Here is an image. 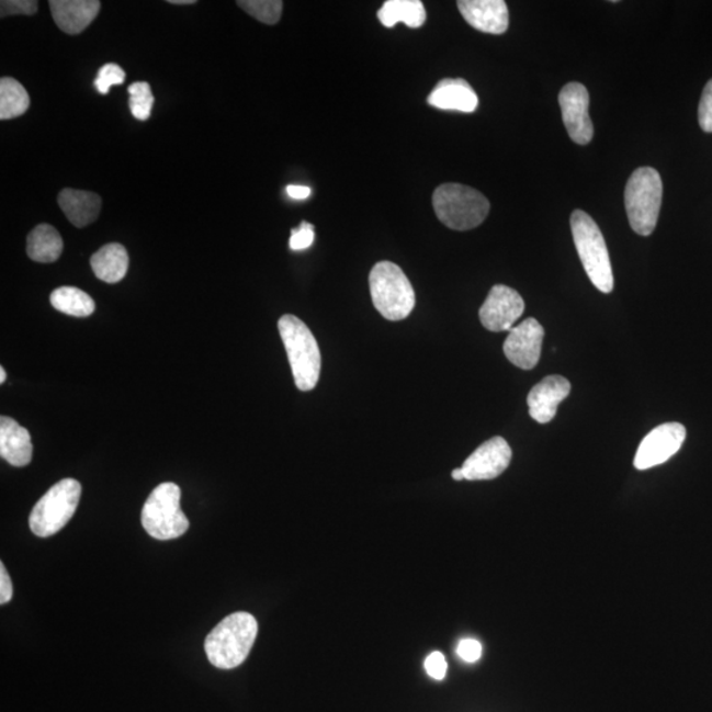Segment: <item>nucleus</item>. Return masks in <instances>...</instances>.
<instances>
[{
    "label": "nucleus",
    "mask_w": 712,
    "mask_h": 712,
    "mask_svg": "<svg viewBox=\"0 0 712 712\" xmlns=\"http://www.w3.org/2000/svg\"><path fill=\"white\" fill-rule=\"evenodd\" d=\"M181 489L174 483H161L154 489L142 511V524L156 540L181 538L189 529V520L181 506Z\"/></svg>",
    "instance_id": "obj_7"
},
{
    "label": "nucleus",
    "mask_w": 712,
    "mask_h": 712,
    "mask_svg": "<svg viewBox=\"0 0 712 712\" xmlns=\"http://www.w3.org/2000/svg\"><path fill=\"white\" fill-rule=\"evenodd\" d=\"M459 10L465 21L485 34H506L509 25L505 0H460Z\"/></svg>",
    "instance_id": "obj_15"
},
{
    "label": "nucleus",
    "mask_w": 712,
    "mask_h": 712,
    "mask_svg": "<svg viewBox=\"0 0 712 712\" xmlns=\"http://www.w3.org/2000/svg\"><path fill=\"white\" fill-rule=\"evenodd\" d=\"M128 264V252L120 244L103 246L90 259L97 279L108 284L120 283L127 274Z\"/></svg>",
    "instance_id": "obj_20"
},
{
    "label": "nucleus",
    "mask_w": 712,
    "mask_h": 712,
    "mask_svg": "<svg viewBox=\"0 0 712 712\" xmlns=\"http://www.w3.org/2000/svg\"><path fill=\"white\" fill-rule=\"evenodd\" d=\"M525 310L524 300L507 285H495L479 310L481 323L489 331H511Z\"/></svg>",
    "instance_id": "obj_11"
},
{
    "label": "nucleus",
    "mask_w": 712,
    "mask_h": 712,
    "mask_svg": "<svg viewBox=\"0 0 712 712\" xmlns=\"http://www.w3.org/2000/svg\"><path fill=\"white\" fill-rule=\"evenodd\" d=\"M430 106L440 110L460 111V113H474L479 100L470 83L462 78H445L436 84L428 97Z\"/></svg>",
    "instance_id": "obj_17"
},
{
    "label": "nucleus",
    "mask_w": 712,
    "mask_h": 712,
    "mask_svg": "<svg viewBox=\"0 0 712 712\" xmlns=\"http://www.w3.org/2000/svg\"><path fill=\"white\" fill-rule=\"evenodd\" d=\"M286 193L293 200H306L312 194V189L304 185H290L286 188Z\"/></svg>",
    "instance_id": "obj_34"
},
{
    "label": "nucleus",
    "mask_w": 712,
    "mask_h": 712,
    "mask_svg": "<svg viewBox=\"0 0 712 712\" xmlns=\"http://www.w3.org/2000/svg\"><path fill=\"white\" fill-rule=\"evenodd\" d=\"M663 180L655 168L642 167L626 182L624 202L632 230L648 237L657 226L663 204Z\"/></svg>",
    "instance_id": "obj_4"
},
{
    "label": "nucleus",
    "mask_w": 712,
    "mask_h": 712,
    "mask_svg": "<svg viewBox=\"0 0 712 712\" xmlns=\"http://www.w3.org/2000/svg\"><path fill=\"white\" fill-rule=\"evenodd\" d=\"M377 18L384 27L392 29L397 23H404L410 29H420L427 21V11L420 0H388L378 10Z\"/></svg>",
    "instance_id": "obj_21"
},
{
    "label": "nucleus",
    "mask_w": 712,
    "mask_h": 712,
    "mask_svg": "<svg viewBox=\"0 0 712 712\" xmlns=\"http://www.w3.org/2000/svg\"><path fill=\"white\" fill-rule=\"evenodd\" d=\"M699 126L704 133H712V80L705 84L698 109Z\"/></svg>",
    "instance_id": "obj_30"
},
{
    "label": "nucleus",
    "mask_w": 712,
    "mask_h": 712,
    "mask_svg": "<svg viewBox=\"0 0 712 712\" xmlns=\"http://www.w3.org/2000/svg\"><path fill=\"white\" fill-rule=\"evenodd\" d=\"M370 292L376 310L388 321H403L415 309L414 286L392 261H381L372 268Z\"/></svg>",
    "instance_id": "obj_5"
},
{
    "label": "nucleus",
    "mask_w": 712,
    "mask_h": 712,
    "mask_svg": "<svg viewBox=\"0 0 712 712\" xmlns=\"http://www.w3.org/2000/svg\"><path fill=\"white\" fill-rule=\"evenodd\" d=\"M315 244V226L308 222H302L297 228L291 233L290 247L293 251H303Z\"/></svg>",
    "instance_id": "obj_28"
},
{
    "label": "nucleus",
    "mask_w": 712,
    "mask_h": 712,
    "mask_svg": "<svg viewBox=\"0 0 712 712\" xmlns=\"http://www.w3.org/2000/svg\"><path fill=\"white\" fill-rule=\"evenodd\" d=\"M241 10L257 21L264 24H276L283 12V2L280 0H239L237 2Z\"/></svg>",
    "instance_id": "obj_25"
},
{
    "label": "nucleus",
    "mask_w": 712,
    "mask_h": 712,
    "mask_svg": "<svg viewBox=\"0 0 712 712\" xmlns=\"http://www.w3.org/2000/svg\"><path fill=\"white\" fill-rule=\"evenodd\" d=\"M544 337L545 330L538 319L528 318L509 331L502 350L516 368L533 370L540 362Z\"/></svg>",
    "instance_id": "obj_12"
},
{
    "label": "nucleus",
    "mask_w": 712,
    "mask_h": 712,
    "mask_svg": "<svg viewBox=\"0 0 712 712\" xmlns=\"http://www.w3.org/2000/svg\"><path fill=\"white\" fill-rule=\"evenodd\" d=\"M50 304L56 310L74 317H89L95 310L94 300L75 286H61L52 292Z\"/></svg>",
    "instance_id": "obj_23"
},
{
    "label": "nucleus",
    "mask_w": 712,
    "mask_h": 712,
    "mask_svg": "<svg viewBox=\"0 0 712 712\" xmlns=\"http://www.w3.org/2000/svg\"><path fill=\"white\" fill-rule=\"evenodd\" d=\"M61 235L50 225H38L29 234L27 253L37 263H55L61 257Z\"/></svg>",
    "instance_id": "obj_22"
},
{
    "label": "nucleus",
    "mask_w": 712,
    "mask_h": 712,
    "mask_svg": "<svg viewBox=\"0 0 712 712\" xmlns=\"http://www.w3.org/2000/svg\"><path fill=\"white\" fill-rule=\"evenodd\" d=\"M259 625L248 612H235L208 633L205 652L218 669H234L244 664L257 640Z\"/></svg>",
    "instance_id": "obj_1"
},
{
    "label": "nucleus",
    "mask_w": 712,
    "mask_h": 712,
    "mask_svg": "<svg viewBox=\"0 0 712 712\" xmlns=\"http://www.w3.org/2000/svg\"><path fill=\"white\" fill-rule=\"evenodd\" d=\"M279 331L296 387L303 392L315 389L321 374V351L315 336L302 319L292 315L279 319Z\"/></svg>",
    "instance_id": "obj_2"
},
{
    "label": "nucleus",
    "mask_w": 712,
    "mask_h": 712,
    "mask_svg": "<svg viewBox=\"0 0 712 712\" xmlns=\"http://www.w3.org/2000/svg\"><path fill=\"white\" fill-rule=\"evenodd\" d=\"M14 596V586H12L11 578L4 564H0V603H9Z\"/></svg>",
    "instance_id": "obj_33"
},
{
    "label": "nucleus",
    "mask_w": 712,
    "mask_h": 712,
    "mask_svg": "<svg viewBox=\"0 0 712 712\" xmlns=\"http://www.w3.org/2000/svg\"><path fill=\"white\" fill-rule=\"evenodd\" d=\"M168 3L174 4V5H188V4H194L197 3L195 0H169Z\"/></svg>",
    "instance_id": "obj_36"
},
{
    "label": "nucleus",
    "mask_w": 712,
    "mask_h": 712,
    "mask_svg": "<svg viewBox=\"0 0 712 712\" xmlns=\"http://www.w3.org/2000/svg\"><path fill=\"white\" fill-rule=\"evenodd\" d=\"M30 95L23 84L14 78L0 80V120L9 121L22 116L30 109Z\"/></svg>",
    "instance_id": "obj_24"
},
{
    "label": "nucleus",
    "mask_w": 712,
    "mask_h": 712,
    "mask_svg": "<svg viewBox=\"0 0 712 712\" xmlns=\"http://www.w3.org/2000/svg\"><path fill=\"white\" fill-rule=\"evenodd\" d=\"M482 644L478 642V640L474 638H463L459 645V648H456V653H459V656L463 659V662L470 664L478 662V659L482 657Z\"/></svg>",
    "instance_id": "obj_32"
},
{
    "label": "nucleus",
    "mask_w": 712,
    "mask_h": 712,
    "mask_svg": "<svg viewBox=\"0 0 712 712\" xmlns=\"http://www.w3.org/2000/svg\"><path fill=\"white\" fill-rule=\"evenodd\" d=\"M511 460L512 450L508 442L494 437L476 449L461 468L465 481H491L506 472Z\"/></svg>",
    "instance_id": "obj_13"
},
{
    "label": "nucleus",
    "mask_w": 712,
    "mask_h": 712,
    "mask_svg": "<svg viewBox=\"0 0 712 712\" xmlns=\"http://www.w3.org/2000/svg\"><path fill=\"white\" fill-rule=\"evenodd\" d=\"M425 669H427L428 675L437 681H442L447 676L448 663L445 656L441 652H433L432 655H429L425 659Z\"/></svg>",
    "instance_id": "obj_31"
},
{
    "label": "nucleus",
    "mask_w": 712,
    "mask_h": 712,
    "mask_svg": "<svg viewBox=\"0 0 712 712\" xmlns=\"http://www.w3.org/2000/svg\"><path fill=\"white\" fill-rule=\"evenodd\" d=\"M82 487L76 479H63L36 502L30 528L37 538H50L68 524L80 505Z\"/></svg>",
    "instance_id": "obj_8"
},
{
    "label": "nucleus",
    "mask_w": 712,
    "mask_h": 712,
    "mask_svg": "<svg viewBox=\"0 0 712 712\" xmlns=\"http://www.w3.org/2000/svg\"><path fill=\"white\" fill-rule=\"evenodd\" d=\"M433 207L443 225L455 231H468L486 221L489 202L481 192L462 184H443L436 189Z\"/></svg>",
    "instance_id": "obj_6"
},
{
    "label": "nucleus",
    "mask_w": 712,
    "mask_h": 712,
    "mask_svg": "<svg viewBox=\"0 0 712 712\" xmlns=\"http://www.w3.org/2000/svg\"><path fill=\"white\" fill-rule=\"evenodd\" d=\"M452 478L456 482L465 481V475H463L462 468L453 470Z\"/></svg>",
    "instance_id": "obj_35"
},
{
    "label": "nucleus",
    "mask_w": 712,
    "mask_h": 712,
    "mask_svg": "<svg viewBox=\"0 0 712 712\" xmlns=\"http://www.w3.org/2000/svg\"><path fill=\"white\" fill-rule=\"evenodd\" d=\"M572 384L560 375L546 376L528 395L529 415L534 421L547 423L557 415L558 405L570 395Z\"/></svg>",
    "instance_id": "obj_14"
},
{
    "label": "nucleus",
    "mask_w": 712,
    "mask_h": 712,
    "mask_svg": "<svg viewBox=\"0 0 712 712\" xmlns=\"http://www.w3.org/2000/svg\"><path fill=\"white\" fill-rule=\"evenodd\" d=\"M57 202L70 224L78 228L93 224L102 208L100 195L69 188L58 194Z\"/></svg>",
    "instance_id": "obj_19"
},
{
    "label": "nucleus",
    "mask_w": 712,
    "mask_h": 712,
    "mask_svg": "<svg viewBox=\"0 0 712 712\" xmlns=\"http://www.w3.org/2000/svg\"><path fill=\"white\" fill-rule=\"evenodd\" d=\"M686 440V428L679 422H666L652 430L640 443L635 456L637 470L663 465L679 452Z\"/></svg>",
    "instance_id": "obj_10"
},
{
    "label": "nucleus",
    "mask_w": 712,
    "mask_h": 712,
    "mask_svg": "<svg viewBox=\"0 0 712 712\" xmlns=\"http://www.w3.org/2000/svg\"><path fill=\"white\" fill-rule=\"evenodd\" d=\"M49 5L57 27L68 35H80L101 11L98 0H50Z\"/></svg>",
    "instance_id": "obj_16"
},
{
    "label": "nucleus",
    "mask_w": 712,
    "mask_h": 712,
    "mask_svg": "<svg viewBox=\"0 0 712 712\" xmlns=\"http://www.w3.org/2000/svg\"><path fill=\"white\" fill-rule=\"evenodd\" d=\"M34 454L31 436L14 418L0 417V455L10 465L24 467L30 465Z\"/></svg>",
    "instance_id": "obj_18"
},
{
    "label": "nucleus",
    "mask_w": 712,
    "mask_h": 712,
    "mask_svg": "<svg viewBox=\"0 0 712 712\" xmlns=\"http://www.w3.org/2000/svg\"><path fill=\"white\" fill-rule=\"evenodd\" d=\"M574 244L587 276L603 293L613 291V273L609 248L597 222L584 211L573 212L570 218Z\"/></svg>",
    "instance_id": "obj_3"
},
{
    "label": "nucleus",
    "mask_w": 712,
    "mask_h": 712,
    "mask_svg": "<svg viewBox=\"0 0 712 712\" xmlns=\"http://www.w3.org/2000/svg\"><path fill=\"white\" fill-rule=\"evenodd\" d=\"M5 378H8V374H5V371L2 368V369H0V383L3 384L5 382Z\"/></svg>",
    "instance_id": "obj_37"
},
{
    "label": "nucleus",
    "mask_w": 712,
    "mask_h": 712,
    "mask_svg": "<svg viewBox=\"0 0 712 712\" xmlns=\"http://www.w3.org/2000/svg\"><path fill=\"white\" fill-rule=\"evenodd\" d=\"M38 9L35 0H3L0 3V15L2 18L11 15H34Z\"/></svg>",
    "instance_id": "obj_29"
},
{
    "label": "nucleus",
    "mask_w": 712,
    "mask_h": 712,
    "mask_svg": "<svg viewBox=\"0 0 712 712\" xmlns=\"http://www.w3.org/2000/svg\"><path fill=\"white\" fill-rule=\"evenodd\" d=\"M124 80H126V74H124V70L120 65L108 64L98 71L94 84L102 95H106L109 94L111 87L122 84Z\"/></svg>",
    "instance_id": "obj_27"
},
{
    "label": "nucleus",
    "mask_w": 712,
    "mask_h": 712,
    "mask_svg": "<svg viewBox=\"0 0 712 712\" xmlns=\"http://www.w3.org/2000/svg\"><path fill=\"white\" fill-rule=\"evenodd\" d=\"M558 101L568 136L577 145H589L594 136L589 91L583 83L570 82L562 88Z\"/></svg>",
    "instance_id": "obj_9"
},
{
    "label": "nucleus",
    "mask_w": 712,
    "mask_h": 712,
    "mask_svg": "<svg viewBox=\"0 0 712 712\" xmlns=\"http://www.w3.org/2000/svg\"><path fill=\"white\" fill-rule=\"evenodd\" d=\"M129 110L137 121L145 122L151 116L155 103L151 87L148 82H135L128 88Z\"/></svg>",
    "instance_id": "obj_26"
}]
</instances>
